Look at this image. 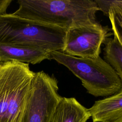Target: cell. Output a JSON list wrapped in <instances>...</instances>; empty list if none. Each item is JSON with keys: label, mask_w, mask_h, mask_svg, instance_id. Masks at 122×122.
<instances>
[{"label": "cell", "mask_w": 122, "mask_h": 122, "mask_svg": "<svg viewBox=\"0 0 122 122\" xmlns=\"http://www.w3.org/2000/svg\"><path fill=\"white\" fill-rule=\"evenodd\" d=\"M67 29L21 18L0 15V43L20 45L50 52L62 51Z\"/></svg>", "instance_id": "obj_2"}, {"label": "cell", "mask_w": 122, "mask_h": 122, "mask_svg": "<svg viewBox=\"0 0 122 122\" xmlns=\"http://www.w3.org/2000/svg\"><path fill=\"white\" fill-rule=\"evenodd\" d=\"M50 52L20 45L0 43V62L16 61L35 64L49 60Z\"/></svg>", "instance_id": "obj_8"}, {"label": "cell", "mask_w": 122, "mask_h": 122, "mask_svg": "<svg viewBox=\"0 0 122 122\" xmlns=\"http://www.w3.org/2000/svg\"><path fill=\"white\" fill-rule=\"evenodd\" d=\"M108 35L107 30L96 21L70 28L62 52L80 58H97Z\"/></svg>", "instance_id": "obj_6"}, {"label": "cell", "mask_w": 122, "mask_h": 122, "mask_svg": "<svg viewBox=\"0 0 122 122\" xmlns=\"http://www.w3.org/2000/svg\"><path fill=\"white\" fill-rule=\"evenodd\" d=\"M90 117L89 109L75 98L62 97L53 112L50 122H86Z\"/></svg>", "instance_id": "obj_9"}, {"label": "cell", "mask_w": 122, "mask_h": 122, "mask_svg": "<svg viewBox=\"0 0 122 122\" xmlns=\"http://www.w3.org/2000/svg\"><path fill=\"white\" fill-rule=\"evenodd\" d=\"M12 14L66 29L96 22L99 10L92 0H19Z\"/></svg>", "instance_id": "obj_1"}, {"label": "cell", "mask_w": 122, "mask_h": 122, "mask_svg": "<svg viewBox=\"0 0 122 122\" xmlns=\"http://www.w3.org/2000/svg\"><path fill=\"white\" fill-rule=\"evenodd\" d=\"M88 109L93 122H122V88L115 94L96 101Z\"/></svg>", "instance_id": "obj_7"}, {"label": "cell", "mask_w": 122, "mask_h": 122, "mask_svg": "<svg viewBox=\"0 0 122 122\" xmlns=\"http://www.w3.org/2000/svg\"><path fill=\"white\" fill-rule=\"evenodd\" d=\"M27 63L4 62L0 66V122H21L34 74Z\"/></svg>", "instance_id": "obj_4"}, {"label": "cell", "mask_w": 122, "mask_h": 122, "mask_svg": "<svg viewBox=\"0 0 122 122\" xmlns=\"http://www.w3.org/2000/svg\"><path fill=\"white\" fill-rule=\"evenodd\" d=\"M0 65H1V64H0Z\"/></svg>", "instance_id": "obj_12"}, {"label": "cell", "mask_w": 122, "mask_h": 122, "mask_svg": "<svg viewBox=\"0 0 122 122\" xmlns=\"http://www.w3.org/2000/svg\"><path fill=\"white\" fill-rule=\"evenodd\" d=\"M53 60L68 68L79 78L88 93L95 97L109 96L122 88L114 69L100 56L95 58L72 56L61 51L50 52Z\"/></svg>", "instance_id": "obj_3"}, {"label": "cell", "mask_w": 122, "mask_h": 122, "mask_svg": "<svg viewBox=\"0 0 122 122\" xmlns=\"http://www.w3.org/2000/svg\"><path fill=\"white\" fill-rule=\"evenodd\" d=\"M12 2V0H0V15L6 13L8 7Z\"/></svg>", "instance_id": "obj_11"}, {"label": "cell", "mask_w": 122, "mask_h": 122, "mask_svg": "<svg viewBox=\"0 0 122 122\" xmlns=\"http://www.w3.org/2000/svg\"><path fill=\"white\" fill-rule=\"evenodd\" d=\"M58 81L43 71L35 72L27 93L21 122H50L61 99Z\"/></svg>", "instance_id": "obj_5"}, {"label": "cell", "mask_w": 122, "mask_h": 122, "mask_svg": "<svg viewBox=\"0 0 122 122\" xmlns=\"http://www.w3.org/2000/svg\"><path fill=\"white\" fill-rule=\"evenodd\" d=\"M99 10L109 17L114 37L122 45V0H95Z\"/></svg>", "instance_id": "obj_10"}]
</instances>
